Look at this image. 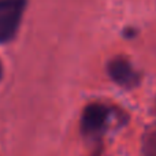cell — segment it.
<instances>
[{"instance_id": "cell-5", "label": "cell", "mask_w": 156, "mask_h": 156, "mask_svg": "<svg viewBox=\"0 0 156 156\" xmlns=\"http://www.w3.org/2000/svg\"><path fill=\"white\" fill-rule=\"evenodd\" d=\"M3 77V65H2V60H0V81H2Z\"/></svg>"}, {"instance_id": "cell-4", "label": "cell", "mask_w": 156, "mask_h": 156, "mask_svg": "<svg viewBox=\"0 0 156 156\" xmlns=\"http://www.w3.org/2000/svg\"><path fill=\"white\" fill-rule=\"evenodd\" d=\"M143 149L145 156H156V126L152 127L145 134Z\"/></svg>"}, {"instance_id": "cell-1", "label": "cell", "mask_w": 156, "mask_h": 156, "mask_svg": "<svg viewBox=\"0 0 156 156\" xmlns=\"http://www.w3.org/2000/svg\"><path fill=\"white\" fill-rule=\"evenodd\" d=\"M27 0H0V44L15 38Z\"/></svg>"}, {"instance_id": "cell-3", "label": "cell", "mask_w": 156, "mask_h": 156, "mask_svg": "<svg viewBox=\"0 0 156 156\" xmlns=\"http://www.w3.org/2000/svg\"><path fill=\"white\" fill-rule=\"evenodd\" d=\"M108 76L114 82L123 88H134L138 83V74L132 63L125 58H114L107 65Z\"/></svg>"}, {"instance_id": "cell-2", "label": "cell", "mask_w": 156, "mask_h": 156, "mask_svg": "<svg viewBox=\"0 0 156 156\" xmlns=\"http://www.w3.org/2000/svg\"><path fill=\"white\" fill-rule=\"evenodd\" d=\"M111 110L104 104L92 103L86 105L81 116V130L85 136H97L104 132L110 122Z\"/></svg>"}]
</instances>
